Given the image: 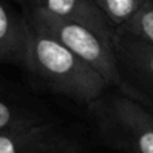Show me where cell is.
<instances>
[{"label": "cell", "instance_id": "7a4b0ae2", "mask_svg": "<svg viewBox=\"0 0 153 153\" xmlns=\"http://www.w3.org/2000/svg\"><path fill=\"white\" fill-rule=\"evenodd\" d=\"M86 108L104 146L120 153H153V113L141 104L110 88Z\"/></svg>", "mask_w": 153, "mask_h": 153}, {"label": "cell", "instance_id": "8992f818", "mask_svg": "<svg viewBox=\"0 0 153 153\" xmlns=\"http://www.w3.org/2000/svg\"><path fill=\"white\" fill-rule=\"evenodd\" d=\"M24 9L39 10L70 22L85 25L113 45L116 25L94 0H30Z\"/></svg>", "mask_w": 153, "mask_h": 153}, {"label": "cell", "instance_id": "277c9868", "mask_svg": "<svg viewBox=\"0 0 153 153\" xmlns=\"http://www.w3.org/2000/svg\"><path fill=\"white\" fill-rule=\"evenodd\" d=\"M113 46L119 71V89L153 113V46L116 28Z\"/></svg>", "mask_w": 153, "mask_h": 153}, {"label": "cell", "instance_id": "9c48e42d", "mask_svg": "<svg viewBox=\"0 0 153 153\" xmlns=\"http://www.w3.org/2000/svg\"><path fill=\"white\" fill-rule=\"evenodd\" d=\"M97 6L117 27L126 25L141 9L146 0H94Z\"/></svg>", "mask_w": 153, "mask_h": 153}, {"label": "cell", "instance_id": "6da1fadb", "mask_svg": "<svg viewBox=\"0 0 153 153\" xmlns=\"http://www.w3.org/2000/svg\"><path fill=\"white\" fill-rule=\"evenodd\" d=\"M21 67L42 89L65 97L79 105L88 107L110 89L97 70L52 36L30 24Z\"/></svg>", "mask_w": 153, "mask_h": 153}, {"label": "cell", "instance_id": "ba28073f", "mask_svg": "<svg viewBox=\"0 0 153 153\" xmlns=\"http://www.w3.org/2000/svg\"><path fill=\"white\" fill-rule=\"evenodd\" d=\"M49 116L39 107L25 101L9 86L0 83V132Z\"/></svg>", "mask_w": 153, "mask_h": 153}, {"label": "cell", "instance_id": "30bf717a", "mask_svg": "<svg viewBox=\"0 0 153 153\" xmlns=\"http://www.w3.org/2000/svg\"><path fill=\"white\" fill-rule=\"evenodd\" d=\"M117 28H123L125 31L153 46V0H146L137 15L126 25Z\"/></svg>", "mask_w": 153, "mask_h": 153}, {"label": "cell", "instance_id": "3957f363", "mask_svg": "<svg viewBox=\"0 0 153 153\" xmlns=\"http://www.w3.org/2000/svg\"><path fill=\"white\" fill-rule=\"evenodd\" d=\"M24 18L31 27L52 36L82 61L97 70L110 88H117L119 71L114 46L111 43L105 42L95 31L85 25L51 16L39 10L24 9Z\"/></svg>", "mask_w": 153, "mask_h": 153}, {"label": "cell", "instance_id": "5b68a950", "mask_svg": "<svg viewBox=\"0 0 153 153\" xmlns=\"http://www.w3.org/2000/svg\"><path fill=\"white\" fill-rule=\"evenodd\" d=\"M0 153H82L77 137L46 116L0 132Z\"/></svg>", "mask_w": 153, "mask_h": 153}, {"label": "cell", "instance_id": "8fae6325", "mask_svg": "<svg viewBox=\"0 0 153 153\" xmlns=\"http://www.w3.org/2000/svg\"><path fill=\"white\" fill-rule=\"evenodd\" d=\"M15 1H18V3H22V4H27L30 0H15Z\"/></svg>", "mask_w": 153, "mask_h": 153}, {"label": "cell", "instance_id": "52a82bcc", "mask_svg": "<svg viewBox=\"0 0 153 153\" xmlns=\"http://www.w3.org/2000/svg\"><path fill=\"white\" fill-rule=\"evenodd\" d=\"M28 24L24 13L15 12L7 3L0 0V64H15L21 67Z\"/></svg>", "mask_w": 153, "mask_h": 153}]
</instances>
